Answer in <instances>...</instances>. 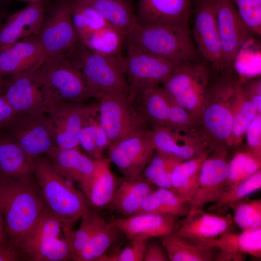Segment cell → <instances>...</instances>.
<instances>
[{"instance_id":"6da1fadb","label":"cell","mask_w":261,"mask_h":261,"mask_svg":"<svg viewBox=\"0 0 261 261\" xmlns=\"http://www.w3.org/2000/svg\"><path fill=\"white\" fill-rule=\"evenodd\" d=\"M237 79L233 68L213 70L206 98L195 126L210 149L228 146Z\"/></svg>"},{"instance_id":"7a4b0ae2","label":"cell","mask_w":261,"mask_h":261,"mask_svg":"<svg viewBox=\"0 0 261 261\" xmlns=\"http://www.w3.org/2000/svg\"><path fill=\"white\" fill-rule=\"evenodd\" d=\"M47 208L37 183L0 173V210L10 246L13 247Z\"/></svg>"},{"instance_id":"3957f363","label":"cell","mask_w":261,"mask_h":261,"mask_svg":"<svg viewBox=\"0 0 261 261\" xmlns=\"http://www.w3.org/2000/svg\"><path fill=\"white\" fill-rule=\"evenodd\" d=\"M125 48L151 54L177 66L195 62L201 56L189 27L136 24L126 38Z\"/></svg>"},{"instance_id":"277c9868","label":"cell","mask_w":261,"mask_h":261,"mask_svg":"<svg viewBox=\"0 0 261 261\" xmlns=\"http://www.w3.org/2000/svg\"><path fill=\"white\" fill-rule=\"evenodd\" d=\"M35 78L48 109L62 102H85L94 95L82 72L67 54L46 58Z\"/></svg>"},{"instance_id":"5b68a950","label":"cell","mask_w":261,"mask_h":261,"mask_svg":"<svg viewBox=\"0 0 261 261\" xmlns=\"http://www.w3.org/2000/svg\"><path fill=\"white\" fill-rule=\"evenodd\" d=\"M36 183L48 209L72 228L87 208L84 195L53 168L47 158H33Z\"/></svg>"},{"instance_id":"8992f818","label":"cell","mask_w":261,"mask_h":261,"mask_svg":"<svg viewBox=\"0 0 261 261\" xmlns=\"http://www.w3.org/2000/svg\"><path fill=\"white\" fill-rule=\"evenodd\" d=\"M65 226L47 208L13 247L23 260L65 261L72 260Z\"/></svg>"},{"instance_id":"52a82bcc","label":"cell","mask_w":261,"mask_h":261,"mask_svg":"<svg viewBox=\"0 0 261 261\" xmlns=\"http://www.w3.org/2000/svg\"><path fill=\"white\" fill-rule=\"evenodd\" d=\"M67 55L81 70L95 99L109 93L129 96V87L124 72L123 61L93 52L80 41Z\"/></svg>"},{"instance_id":"ba28073f","label":"cell","mask_w":261,"mask_h":261,"mask_svg":"<svg viewBox=\"0 0 261 261\" xmlns=\"http://www.w3.org/2000/svg\"><path fill=\"white\" fill-rule=\"evenodd\" d=\"M213 68L205 60L178 66L162 83L172 100L195 120L204 103Z\"/></svg>"},{"instance_id":"9c48e42d","label":"cell","mask_w":261,"mask_h":261,"mask_svg":"<svg viewBox=\"0 0 261 261\" xmlns=\"http://www.w3.org/2000/svg\"><path fill=\"white\" fill-rule=\"evenodd\" d=\"M128 98L151 130L185 129L192 124V116L175 103L159 85L130 91Z\"/></svg>"},{"instance_id":"30bf717a","label":"cell","mask_w":261,"mask_h":261,"mask_svg":"<svg viewBox=\"0 0 261 261\" xmlns=\"http://www.w3.org/2000/svg\"><path fill=\"white\" fill-rule=\"evenodd\" d=\"M97 100L99 102L98 118L110 145L151 130L128 96L109 93L102 94Z\"/></svg>"},{"instance_id":"8fae6325","label":"cell","mask_w":261,"mask_h":261,"mask_svg":"<svg viewBox=\"0 0 261 261\" xmlns=\"http://www.w3.org/2000/svg\"><path fill=\"white\" fill-rule=\"evenodd\" d=\"M5 127L9 139L32 158L47 154L57 147L46 114H16Z\"/></svg>"},{"instance_id":"7c38bea8","label":"cell","mask_w":261,"mask_h":261,"mask_svg":"<svg viewBox=\"0 0 261 261\" xmlns=\"http://www.w3.org/2000/svg\"><path fill=\"white\" fill-rule=\"evenodd\" d=\"M99 101L86 102H62L49 108L46 115L50 120L57 147L79 148V133L85 122L98 115Z\"/></svg>"},{"instance_id":"4fadbf2b","label":"cell","mask_w":261,"mask_h":261,"mask_svg":"<svg viewBox=\"0 0 261 261\" xmlns=\"http://www.w3.org/2000/svg\"><path fill=\"white\" fill-rule=\"evenodd\" d=\"M230 160L226 147L210 150L200 169L198 185L189 201V212L219 200L226 188Z\"/></svg>"},{"instance_id":"5bb4252c","label":"cell","mask_w":261,"mask_h":261,"mask_svg":"<svg viewBox=\"0 0 261 261\" xmlns=\"http://www.w3.org/2000/svg\"><path fill=\"white\" fill-rule=\"evenodd\" d=\"M47 58L67 54L79 41L72 21L68 0H61L46 15L37 35Z\"/></svg>"},{"instance_id":"9a60e30c","label":"cell","mask_w":261,"mask_h":261,"mask_svg":"<svg viewBox=\"0 0 261 261\" xmlns=\"http://www.w3.org/2000/svg\"><path fill=\"white\" fill-rule=\"evenodd\" d=\"M217 18L220 69L233 68L242 47L253 34L242 22L232 0H218Z\"/></svg>"},{"instance_id":"2e32d148","label":"cell","mask_w":261,"mask_h":261,"mask_svg":"<svg viewBox=\"0 0 261 261\" xmlns=\"http://www.w3.org/2000/svg\"><path fill=\"white\" fill-rule=\"evenodd\" d=\"M126 50L123 67L129 92L162 84L178 66L151 54L132 49Z\"/></svg>"},{"instance_id":"e0dca14e","label":"cell","mask_w":261,"mask_h":261,"mask_svg":"<svg viewBox=\"0 0 261 261\" xmlns=\"http://www.w3.org/2000/svg\"><path fill=\"white\" fill-rule=\"evenodd\" d=\"M193 35L201 56L220 69L221 48L217 18L218 0H194Z\"/></svg>"},{"instance_id":"ac0fdd59","label":"cell","mask_w":261,"mask_h":261,"mask_svg":"<svg viewBox=\"0 0 261 261\" xmlns=\"http://www.w3.org/2000/svg\"><path fill=\"white\" fill-rule=\"evenodd\" d=\"M148 132L129 137L111 144L108 160L125 177L139 176L155 152Z\"/></svg>"},{"instance_id":"d6986e66","label":"cell","mask_w":261,"mask_h":261,"mask_svg":"<svg viewBox=\"0 0 261 261\" xmlns=\"http://www.w3.org/2000/svg\"><path fill=\"white\" fill-rule=\"evenodd\" d=\"M190 0H138L137 24L189 27Z\"/></svg>"},{"instance_id":"ffe728a7","label":"cell","mask_w":261,"mask_h":261,"mask_svg":"<svg viewBox=\"0 0 261 261\" xmlns=\"http://www.w3.org/2000/svg\"><path fill=\"white\" fill-rule=\"evenodd\" d=\"M148 136L155 150L175 156L183 160L195 158L210 149L194 130H151Z\"/></svg>"},{"instance_id":"44dd1931","label":"cell","mask_w":261,"mask_h":261,"mask_svg":"<svg viewBox=\"0 0 261 261\" xmlns=\"http://www.w3.org/2000/svg\"><path fill=\"white\" fill-rule=\"evenodd\" d=\"M47 0H34L11 14L0 31V50L37 35L47 12Z\"/></svg>"},{"instance_id":"7402d4cb","label":"cell","mask_w":261,"mask_h":261,"mask_svg":"<svg viewBox=\"0 0 261 261\" xmlns=\"http://www.w3.org/2000/svg\"><path fill=\"white\" fill-rule=\"evenodd\" d=\"M232 225L233 219L229 215H219L199 209L190 211L174 233L194 242L210 243L211 240L231 232Z\"/></svg>"},{"instance_id":"603a6c76","label":"cell","mask_w":261,"mask_h":261,"mask_svg":"<svg viewBox=\"0 0 261 261\" xmlns=\"http://www.w3.org/2000/svg\"><path fill=\"white\" fill-rule=\"evenodd\" d=\"M40 65L12 76L4 95L16 114H46L44 96L35 78Z\"/></svg>"},{"instance_id":"cb8c5ba5","label":"cell","mask_w":261,"mask_h":261,"mask_svg":"<svg viewBox=\"0 0 261 261\" xmlns=\"http://www.w3.org/2000/svg\"><path fill=\"white\" fill-rule=\"evenodd\" d=\"M178 217L149 213H138L115 219L112 222L130 240H149L172 234L177 229Z\"/></svg>"},{"instance_id":"d4e9b609","label":"cell","mask_w":261,"mask_h":261,"mask_svg":"<svg viewBox=\"0 0 261 261\" xmlns=\"http://www.w3.org/2000/svg\"><path fill=\"white\" fill-rule=\"evenodd\" d=\"M46 58L37 35H32L0 50V70L2 75L13 76L40 65Z\"/></svg>"},{"instance_id":"484cf974","label":"cell","mask_w":261,"mask_h":261,"mask_svg":"<svg viewBox=\"0 0 261 261\" xmlns=\"http://www.w3.org/2000/svg\"><path fill=\"white\" fill-rule=\"evenodd\" d=\"M47 155L54 170L71 182L83 187L93 175L99 160H95L79 150L56 147Z\"/></svg>"},{"instance_id":"4316f807","label":"cell","mask_w":261,"mask_h":261,"mask_svg":"<svg viewBox=\"0 0 261 261\" xmlns=\"http://www.w3.org/2000/svg\"><path fill=\"white\" fill-rule=\"evenodd\" d=\"M210 242L218 249L214 261H242L248 255L261 258V227L238 233L229 232Z\"/></svg>"},{"instance_id":"83f0119b","label":"cell","mask_w":261,"mask_h":261,"mask_svg":"<svg viewBox=\"0 0 261 261\" xmlns=\"http://www.w3.org/2000/svg\"><path fill=\"white\" fill-rule=\"evenodd\" d=\"M152 185L140 176L118 179L109 207L125 217L137 213L145 199L154 190Z\"/></svg>"},{"instance_id":"f1b7e54d","label":"cell","mask_w":261,"mask_h":261,"mask_svg":"<svg viewBox=\"0 0 261 261\" xmlns=\"http://www.w3.org/2000/svg\"><path fill=\"white\" fill-rule=\"evenodd\" d=\"M0 173L28 183H36L33 158L10 139L0 138Z\"/></svg>"},{"instance_id":"f546056e","label":"cell","mask_w":261,"mask_h":261,"mask_svg":"<svg viewBox=\"0 0 261 261\" xmlns=\"http://www.w3.org/2000/svg\"><path fill=\"white\" fill-rule=\"evenodd\" d=\"M108 159L98 160L91 178L81 188L91 205L98 208L109 207L117 186V179L112 172Z\"/></svg>"},{"instance_id":"4dcf8cb0","label":"cell","mask_w":261,"mask_h":261,"mask_svg":"<svg viewBox=\"0 0 261 261\" xmlns=\"http://www.w3.org/2000/svg\"><path fill=\"white\" fill-rule=\"evenodd\" d=\"M160 239L171 261H212L218 251V248L210 243L194 242L174 233Z\"/></svg>"},{"instance_id":"1f68e13d","label":"cell","mask_w":261,"mask_h":261,"mask_svg":"<svg viewBox=\"0 0 261 261\" xmlns=\"http://www.w3.org/2000/svg\"><path fill=\"white\" fill-rule=\"evenodd\" d=\"M94 8L111 25L126 38L137 24L131 0H83Z\"/></svg>"},{"instance_id":"d6a6232c","label":"cell","mask_w":261,"mask_h":261,"mask_svg":"<svg viewBox=\"0 0 261 261\" xmlns=\"http://www.w3.org/2000/svg\"><path fill=\"white\" fill-rule=\"evenodd\" d=\"M80 42L90 51L115 59L123 61L126 36L109 25L81 37Z\"/></svg>"},{"instance_id":"836d02e7","label":"cell","mask_w":261,"mask_h":261,"mask_svg":"<svg viewBox=\"0 0 261 261\" xmlns=\"http://www.w3.org/2000/svg\"><path fill=\"white\" fill-rule=\"evenodd\" d=\"M210 150L191 159L183 160L173 169L170 190L189 202L197 188L200 169Z\"/></svg>"},{"instance_id":"e575fe53","label":"cell","mask_w":261,"mask_h":261,"mask_svg":"<svg viewBox=\"0 0 261 261\" xmlns=\"http://www.w3.org/2000/svg\"><path fill=\"white\" fill-rule=\"evenodd\" d=\"M190 211V204L171 190L154 189L144 201L138 213H149L185 217ZM137 214V213H136Z\"/></svg>"},{"instance_id":"d590c367","label":"cell","mask_w":261,"mask_h":261,"mask_svg":"<svg viewBox=\"0 0 261 261\" xmlns=\"http://www.w3.org/2000/svg\"><path fill=\"white\" fill-rule=\"evenodd\" d=\"M257 114L254 106L243 92L240 79L237 78L234 86L233 124L228 146H236L241 142Z\"/></svg>"},{"instance_id":"8d00e7d4","label":"cell","mask_w":261,"mask_h":261,"mask_svg":"<svg viewBox=\"0 0 261 261\" xmlns=\"http://www.w3.org/2000/svg\"><path fill=\"white\" fill-rule=\"evenodd\" d=\"M72 24L79 39L110 24L91 6L83 0H68Z\"/></svg>"},{"instance_id":"74e56055","label":"cell","mask_w":261,"mask_h":261,"mask_svg":"<svg viewBox=\"0 0 261 261\" xmlns=\"http://www.w3.org/2000/svg\"><path fill=\"white\" fill-rule=\"evenodd\" d=\"M120 231L112 222L104 220L80 253L76 261H97L117 239Z\"/></svg>"},{"instance_id":"f35d334b","label":"cell","mask_w":261,"mask_h":261,"mask_svg":"<svg viewBox=\"0 0 261 261\" xmlns=\"http://www.w3.org/2000/svg\"><path fill=\"white\" fill-rule=\"evenodd\" d=\"M97 116H91L85 122L79 133L78 142L79 147L88 156L100 160L103 158L110 142Z\"/></svg>"},{"instance_id":"ab89813d","label":"cell","mask_w":261,"mask_h":261,"mask_svg":"<svg viewBox=\"0 0 261 261\" xmlns=\"http://www.w3.org/2000/svg\"><path fill=\"white\" fill-rule=\"evenodd\" d=\"M182 161L175 156L155 150L140 176L159 188L170 189L173 169Z\"/></svg>"},{"instance_id":"60d3db41","label":"cell","mask_w":261,"mask_h":261,"mask_svg":"<svg viewBox=\"0 0 261 261\" xmlns=\"http://www.w3.org/2000/svg\"><path fill=\"white\" fill-rule=\"evenodd\" d=\"M80 226L76 230L65 227L64 233L69 245L72 260L77 257L87 245L104 219L88 208L81 218Z\"/></svg>"},{"instance_id":"b9f144b4","label":"cell","mask_w":261,"mask_h":261,"mask_svg":"<svg viewBox=\"0 0 261 261\" xmlns=\"http://www.w3.org/2000/svg\"><path fill=\"white\" fill-rule=\"evenodd\" d=\"M260 169L261 160L250 152L247 150L236 152L229 162L225 192L234 188Z\"/></svg>"},{"instance_id":"7bdbcfd3","label":"cell","mask_w":261,"mask_h":261,"mask_svg":"<svg viewBox=\"0 0 261 261\" xmlns=\"http://www.w3.org/2000/svg\"><path fill=\"white\" fill-rule=\"evenodd\" d=\"M229 207L233 212V221L242 231L261 227V200L245 198Z\"/></svg>"},{"instance_id":"ee69618b","label":"cell","mask_w":261,"mask_h":261,"mask_svg":"<svg viewBox=\"0 0 261 261\" xmlns=\"http://www.w3.org/2000/svg\"><path fill=\"white\" fill-rule=\"evenodd\" d=\"M261 188V169L232 189L224 193L219 200L214 203L215 209L229 207L231 204L243 200Z\"/></svg>"},{"instance_id":"f6af8a7d","label":"cell","mask_w":261,"mask_h":261,"mask_svg":"<svg viewBox=\"0 0 261 261\" xmlns=\"http://www.w3.org/2000/svg\"><path fill=\"white\" fill-rule=\"evenodd\" d=\"M243 23L253 35L261 34V0H232Z\"/></svg>"},{"instance_id":"bcb514c9","label":"cell","mask_w":261,"mask_h":261,"mask_svg":"<svg viewBox=\"0 0 261 261\" xmlns=\"http://www.w3.org/2000/svg\"><path fill=\"white\" fill-rule=\"evenodd\" d=\"M148 240L136 239L130 240L129 245L117 253L104 255L99 261H143Z\"/></svg>"},{"instance_id":"7dc6e473","label":"cell","mask_w":261,"mask_h":261,"mask_svg":"<svg viewBox=\"0 0 261 261\" xmlns=\"http://www.w3.org/2000/svg\"><path fill=\"white\" fill-rule=\"evenodd\" d=\"M247 151L261 160V114H257L245 134Z\"/></svg>"},{"instance_id":"c3c4849f","label":"cell","mask_w":261,"mask_h":261,"mask_svg":"<svg viewBox=\"0 0 261 261\" xmlns=\"http://www.w3.org/2000/svg\"><path fill=\"white\" fill-rule=\"evenodd\" d=\"M240 80L241 87L246 97L254 106L258 114L261 113V80L259 77L245 81Z\"/></svg>"},{"instance_id":"681fc988","label":"cell","mask_w":261,"mask_h":261,"mask_svg":"<svg viewBox=\"0 0 261 261\" xmlns=\"http://www.w3.org/2000/svg\"><path fill=\"white\" fill-rule=\"evenodd\" d=\"M169 261L166 251L161 245L155 242H147L143 261Z\"/></svg>"},{"instance_id":"f907efd6","label":"cell","mask_w":261,"mask_h":261,"mask_svg":"<svg viewBox=\"0 0 261 261\" xmlns=\"http://www.w3.org/2000/svg\"><path fill=\"white\" fill-rule=\"evenodd\" d=\"M16 113L6 100L4 94L0 93V129L5 127Z\"/></svg>"},{"instance_id":"816d5d0a","label":"cell","mask_w":261,"mask_h":261,"mask_svg":"<svg viewBox=\"0 0 261 261\" xmlns=\"http://www.w3.org/2000/svg\"><path fill=\"white\" fill-rule=\"evenodd\" d=\"M23 259L19 252L9 245L0 246V261H17Z\"/></svg>"},{"instance_id":"f5cc1de1","label":"cell","mask_w":261,"mask_h":261,"mask_svg":"<svg viewBox=\"0 0 261 261\" xmlns=\"http://www.w3.org/2000/svg\"><path fill=\"white\" fill-rule=\"evenodd\" d=\"M7 234L3 217L0 210V246H7Z\"/></svg>"},{"instance_id":"db71d44e","label":"cell","mask_w":261,"mask_h":261,"mask_svg":"<svg viewBox=\"0 0 261 261\" xmlns=\"http://www.w3.org/2000/svg\"><path fill=\"white\" fill-rule=\"evenodd\" d=\"M2 73L0 70V93H1V89L2 86Z\"/></svg>"},{"instance_id":"11a10c76","label":"cell","mask_w":261,"mask_h":261,"mask_svg":"<svg viewBox=\"0 0 261 261\" xmlns=\"http://www.w3.org/2000/svg\"><path fill=\"white\" fill-rule=\"evenodd\" d=\"M30 0V1H32V0Z\"/></svg>"}]
</instances>
